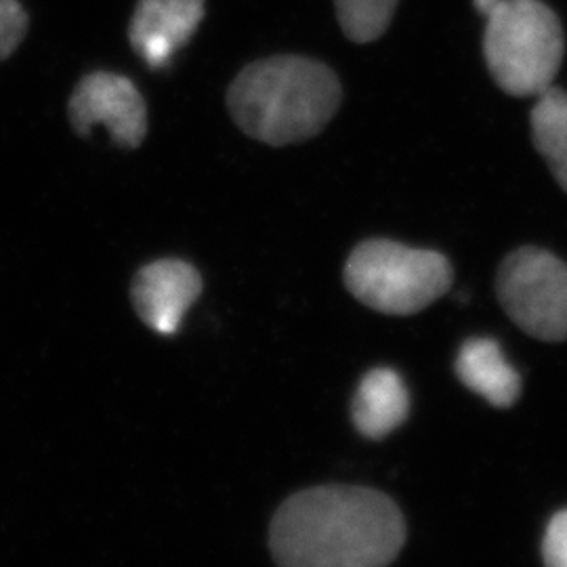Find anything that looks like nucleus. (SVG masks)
I'll return each mask as SVG.
<instances>
[{
	"mask_svg": "<svg viewBox=\"0 0 567 567\" xmlns=\"http://www.w3.org/2000/svg\"><path fill=\"white\" fill-rule=\"evenodd\" d=\"M203 20L204 0H140L128 23V41L147 65L161 68Z\"/></svg>",
	"mask_w": 567,
	"mask_h": 567,
	"instance_id": "obj_8",
	"label": "nucleus"
},
{
	"mask_svg": "<svg viewBox=\"0 0 567 567\" xmlns=\"http://www.w3.org/2000/svg\"><path fill=\"white\" fill-rule=\"evenodd\" d=\"M532 140L567 194V91L550 86L532 110Z\"/></svg>",
	"mask_w": 567,
	"mask_h": 567,
	"instance_id": "obj_11",
	"label": "nucleus"
},
{
	"mask_svg": "<svg viewBox=\"0 0 567 567\" xmlns=\"http://www.w3.org/2000/svg\"><path fill=\"white\" fill-rule=\"evenodd\" d=\"M501 0H475V9L484 16V18H487L492 11H494V7L498 4Z\"/></svg>",
	"mask_w": 567,
	"mask_h": 567,
	"instance_id": "obj_15",
	"label": "nucleus"
},
{
	"mask_svg": "<svg viewBox=\"0 0 567 567\" xmlns=\"http://www.w3.org/2000/svg\"><path fill=\"white\" fill-rule=\"evenodd\" d=\"M334 4L344 37L365 44L385 34L400 0H334Z\"/></svg>",
	"mask_w": 567,
	"mask_h": 567,
	"instance_id": "obj_12",
	"label": "nucleus"
},
{
	"mask_svg": "<svg viewBox=\"0 0 567 567\" xmlns=\"http://www.w3.org/2000/svg\"><path fill=\"white\" fill-rule=\"evenodd\" d=\"M203 292L200 271L182 259H161L143 265L131 284V301L143 324L171 337L183 316Z\"/></svg>",
	"mask_w": 567,
	"mask_h": 567,
	"instance_id": "obj_7",
	"label": "nucleus"
},
{
	"mask_svg": "<svg viewBox=\"0 0 567 567\" xmlns=\"http://www.w3.org/2000/svg\"><path fill=\"white\" fill-rule=\"evenodd\" d=\"M68 114L82 137L102 124L112 143L124 150H137L147 133V107L142 93L128 79L112 72L84 76L70 97Z\"/></svg>",
	"mask_w": 567,
	"mask_h": 567,
	"instance_id": "obj_6",
	"label": "nucleus"
},
{
	"mask_svg": "<svg viewBox=\"0 0 567 567\" xmlns=\"http://www.w3.org/2000/svg\"><path fill=\"white\" fill-rule=\"evenodd\" d=\"M405 543L404 515L370 487H311L290 496L269 527L280 567H389Z\"/></svg>",
	"mask_w": 567,
	"mask_h": 567,
	"instance_id": "obj_1",
	"label": "nucleus"
},
{
	"mask_svg": "<svg viewBox=\"0 0 567 567\" xmlns=\"http://www.w3.org/2000/svg\"><path fill=\"white\" fill-rule=\"evenodd\" d=\"M456 374L463 385L482 395L494 408H511L522 391L517 370L508 364L492 339H468L456 355Z\"/></svg>",
	"mask_w": 567,
	"mask_h": 567,
	"instance_id": "obj_10",
	"label": "nucleus"
},
{
	"mask_svg": "<svg viewBox=\"0 0 567 567\" xmlns=\"http://www.w3.org/2000/svg\"><path fill=\"white\" fill-rule=\"evenodd\" d=\"M343 100L339 76L301 55H276L246 65L227 91V107L244 133L282 147L322 133Z\"/></svg>",
	"mask_w": 567,
	"mask_h": 567,
	"instance_id": "obj_2",
	"label": "nucleus"
},
{
	"mask_svg": "<svg viewBox=\"0 0 567 567\" xmlns=\"http://www.w3.org/2000/svg\"><path fill=\"white\" fill-rule=\"evenodd\" d=\"M343 278L365 307L386 316H414L446 295L454 274L442 252L374 238L353 248Z\"/></svg>",
	"mask_w": 567,
	"mask_h": 567,
	"instance_id": "obj_4",
	"label": "nucleus"
},
{
	"mask_svg": "<svg viewBox=\"0 0 567 567\" xmlns=\"http://www.w3.org/2000/svg\"><path fill=\"white\" fill-rule=\"evenodd\" d=\"M545 567H567V508L555 513L543 538Z\"/></svg>",
	"mask_w": 567,
	"mask_h": 567,
	"instance_id": "obj_14",
	"label": "nucleus"
},
{
	"mask_svg": "<svg viewBox=\"0 0 567 567\" xmlns=\"http://www.w3.org/2000/svg\"><path fill=\"white\" fill-rule=\"evenodd\" d=\"M496 292L508 318L547 343L567 339V264L536 246L513 250L498 267Z\"/></svg>",
	"mask_w": 567,
	"mask_h": 567,
	"instance_id": "obj_5",
	"label": "nucleus"
},
{
	"mask_svg": "<svg viewBox=\"0 0 567 567\" xmlns=\"http://www.w3.org/2000/svg\"><path fill=\"white\" fill-rule=\"evenodd\" d=\"M28 32V13L20 0H0V61L7 60Z\"/></svg>",
	"mask_w": 567,
	"mask_h": 567,
	"instance_id": "obj_13",
	"label": "nucleus"
},
{
	"mask_svg": "<svg viewBox=\"0 0 567 567\" xmlns=\"http://www.w3.org/2000/svg\"><path fill=\"white\" fill-rule=\"evenodd\" d=\"M410 398L402 377L391 368H374L358 386L351 419L368 440H383L408 419Z\"/></svg>",
	"mask_w": 567,
	"mask_h": 567,
	"instance_id": "obj_9",
	"label": "nucleus"
},
{
	"mask_svg": "<svg viewBox=\"0 0 567 567\" xmlns=\"http://www.w3.org/2000/svg\"><path fill=\"white\" fill-rule=\"evenodd\" d=\"M486 20L484 55L494 82L513 97L543 95L566 53L557 13L543 0H501Z\"/></svg>",
	"mask_w": 567,
	"mask_h": 567,
	"instance_id": "obj_3",
	"label": "nucleus"
}]
</instances>
